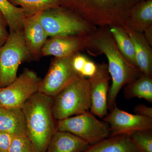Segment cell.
<instances>
[{
	"label": "cell",
	"mask_w": 152,
	"mask_h": 152,
	"mask_svg": "<svg viewBox=\"0 0 152 152\" xmlns=\"http://www.w3.org/2000/svg\"><path fill=\"white\" fill-rule=\"evenodd\" d=\"M86 50L93 56L104 54L107 59L108 69L112 81L107 98L108 110H110L117 106V97L123 88L142 74L120 53L109 27H97L88 36Z\"/></svg>",
	"instance_id": "cell-1"
},
{
	"label": "cell",
	"mask_w": 152,
	"mask_h": 152,
	"mask_svg": "<svg viewBox=\"0 0 152 152\" xmlns=\"http://www.w3.org/2000/svg\"><path fill=\"white\" fill-rule=\"evenodd\" d=\"M53 105V98L37 92L22 106L26 136L35 152H46L57 131Z\"/></svg>",
	"instance_id": "cell-2"
},
{
	"label": "cell",
	"mask_w": 152,
	"mask_h": 152,
	"mask_svg": "<svg viewBox=\"0 0 152 152\" xmlns=\"http://www.w3.org/2000/svg\"><path fill=\"white\" fill-rule=\"evenodd\" d=\"M142 0H61L60 6L96 27L122 26L133 6Z\"/></svg>",
	"instance_id": "cell-3"
},
{
	"label": "cell",
	"mask_w": 152,
	"mask_h": 152,
	"mask_svg": "<svg viewBox=\"0 0 152 152\" xmlns=\"http://www.w3.org/2000/svg\"><path fill=\"white\" fill-rule=\"evenodd\" d=\"M91 107L89 82L82 76L53 98V114L57 121L88 111Z\"/></svg>",
	"instance_id": "cell-4"
},
{
	"label": "cell",
	"mask_w": 152,
	"mask_h": 152,
	"mask_svg": "<svg viewBox=\"0 0 152 152\" xmlns=\"http://www.w3.org/2000/svg\"><path fill=\"white\" fill-rule=\"evenodd\" d=\"M40 20L49 37L67 35L88 36L97 28L61 6L41 12Z\"/></svg>",
	"instance_id": "cell-5"
},
{
	"label": "cell",
	"mask_w": 152,
	"mask_h": 152,
	"mask_svg": "<svg viewBox=\"0 0 152 152\" xmlns=\"http://www.w3.org/2000/svg\"><path fill=\"white\" fill-rule=\"evenodd\" d=\"M31 61L23 32H10L0 47V88L8 86L17 77L19 66Z\"/></svg>",
	"instance_id": "cell-6"
},
{
	"label": "cell",
	"mask_w": 152,
	"mask_h": 152,
	"mask_svg": "<svg viewBox=\"0 0 152 152\" xmlns=\"http://www.w3.org/2000/svg\"><path fill=\"white\" fill-rule=\"evenodd\" d=\"M57 130L67 132L93 145L111 136L110 126L90 111L57 122Z\"/></svg>",
	"instance_id": "cell-7"
},
{
	"label": "cell",
	"mask_w": 152,
	"mask_h": 152,
	"mask_svg": "<svg viewBox=\"0 0 152 152\" xmlns=\"http://www.w3.org/2000/svg\"><path fill=\"white\" fill-rule=\"evenodd\" d=\"M41 79L31 70L25 69L11 83L0 88V104L3 107H21L28 99L38 92Z\"/></svg>",
	"instance_id": "cell-8"
},
{
	"label": "cell",
	"mask_w": 152,
	"mask_h": 152,
	"mask_svg": "<svg viewBox=\"0 0 152 152\" xmlns=\"http://www.w3.org/2000/svg\"><path fill=\"white\" fill-rule=\"evenodd\" d=\"M73 57H54L52 59L46 75L40 82L39 92L54 97L63 89L80 76L73 67Z\"/></svg>",
	"instance_id": "cell-9"
},
{
	"label": "cell",
	"mask_w": 152,
	"mask_h": 152,
	"mask_svg": "<svg viewBox=\"0 0 152 152\" xmlns=\"http://www.w3.org/2000/svg\"><path fill=\"white\" fill-rule=\"evenodd\" d=\"M103 121L110 126L111 136L129 134L133 132L152 129V118L129 113L116 106Z\"/></svg>",
	"instance_id": "cell-10"
},
{
	"label": "cell",
	"mask_w": 152,
	"mask_h": 152,
	"mask_svg": "<svg viewBox=\"0 0 152 152\" xmlns=\"http://www.w3.org/2000/svg\"><path fill=\"white\" fill-rule=\"evenodd\" d=\"M97 66L96 72L88 79L91 99L90 111L94 115L104 118L108 114V95L111 79L106 63L103 62Z\"/></svg>",
	"instance_id": "cell-11"
},
{
	"label": "cell",
	"mask_w": 152,
	"mask_h": 152,
	"mask_svg": "<svg viewBox=\"0 0 152 152\" xmlns=\"http://www.w3.org/2000/svg\"><path fill=\"white\" fill-rule=\"evenodd\" d=\"M88 36L67 35L49 37L42 49L41 56L58 58L73 56L86 49Z\"/></svg>",
	"instance_id": "cell-12"
},
{
	"label": "cell",
	"mask_w": 152,
	"mask_h": 152,
	"mask_svg": "<svg viewBox=\"0 0 152 152\" xmlns=\"http://www.w3.org/2000/svg\"><path fill=\"white\" fill-rule=\"evenodd\" d=\"M41 12L26 17L24 22L23 34L31 61L42 57V49L49 38L41 23Z\"/></svg>",
	"instance_id": "cell-13"
},
{
	"label": "cell",
	"mask_w": 152,
	"mask_h": 152,
	"mask_svg": "<svg viewBox=\"0 0 152 152\" xmlns=\"http://www.w3.org/2000/svg\"><path fill=\"white\" fill-rule=\"evenodd\" d=\"M134 48L137 67L143 75L152 76V50L143 33L135 31L123 26Z\"/></svg>",
	"instance_id": "cell-14"
},
{
	"label": "cell",
	"mask_w": 152,
	"mask_h": 152,
	"mask_svg": "<svg viewBox=\"0 0 152 152\" xmlns=\"http://www.w3.org/2000/svg\"><path fill=\"white\" fill-rule=\"evenodd\" d=\"M123 26L140 33L152 26V0H142L133 6Z\"/></svg>",
	"instance_id": "cell-15"
},
{
	"label": "cell",
	"mask_w": 152,
	"mask_h": 152,
	"mask_svg": "<svg viewBox=\"0 0 152 152\" xmlns=\"http://www.w3.org/2000/svg\"><path fill=\"white\" fill-rule=\"evenodd\" d=\"M0 131L13 137L26 136L24 117L21 107L0 108Z\"/></svg>",
	"instance_id": "cell-16"
},
{
	"label": "cell",
	"mask_w": 152,
	"mask_h": 152,
	"mask_svg": "<svg viewBox=\"0 0 152 152\" xmlns=\"http://www.w3.org/2000/svg\"><path fill=\"white\" fill-rule=\"evenodd\" d=\"M82 152H140L128 134L110 136Z\"/></svg>",
	"instance_id": "cell-17"
},
{
	"label": "cell",
	"mask_w": 152,
	"mask_h": 152,
	"mask_svg": "<svg viewBox=\"0 0 152 152\" xmlns=\"http://www.w3.org/2000/svg\"><path fill=\"white\" fill-rule=\"evenodd\" d=\"M90 145L72 134L56 131L46 152H82Z\"/></svg>",
	"instance_id": "cell-18"
},
{
	"label": "cell",
	"mask_w": 152,
	"mask_h": 152,
	"mask_svg": "<svg viewBox=\"0 0 152 152\" xmlns=\"http://www.w3.org/2000/svg\"><path fill=\"white\" fill-rule=\"evenodd\" d=\"M124 96L129 99L134 98L143 99L152 102V76L142 74L126 85Z\"/></svg>",
	"instance_id": "cell-19"
},
{
	"label": "cell",
	"mask_w": 152,
	"mask_h": 152,
	"mask_svg": "<svg viewBox=\"0 0 152 152\" xmlns=\"http://www.w3.org/2000/svg\"><path fill=\"white\" fill-rule=\"evenodd\" d=\"M109 28L120 53L129 62L137 67L134 45L124 28L121 26Z\"/></svg>",
	"instance_id": "cell-20"
},
{
	"label": "cell",
	"mask_w": 152,
	"mask_h": 152,
	"mask_svg": "<svg viewBox=\"0 0 152 152\" xmlns=\"http://www.w3.org/2000/svg\"><path fill=\"white\" fill-rule=\"evenodd\" d=\"M0 11L7 22L9 32H23L26 17L21 8L14 6L8 0H0Z\"/></svg>",
	"instance_id": "cell-21"
},
{
	"label": "cell",
	"mask_w": 152,
	"mask_h": 152,
	"mask_svg": "<svg viewBox=\"0 0 152 152\" xmlns=\"http://www.w3.org/2000/svg\"><path fill=\"white\" fill-rule=\"evenodd\" d=\"M14 6L23 10L26 18L42 11L59 7L61 0H8Z\"/></svg>",
	"instance_id": "cell-22"
},
{
	"label": "cell",
	"mask_w": 152,
	"mask_h": 152,
	"mask_svg": "<svg viewBox=\"0 0 152 152\" xmlns=\"http://www.w3.org/2000/svg\"><path fill=\"white\" fill-rule=\"evenodd\" d=\"M129 136L140 152H152V129L136 131Z\"/></svg>",
	"instance_id": "cell-23"
},
{
	"label": "cell",
	"mask_w": 152,
	"mask_h": 152,
	"mask_svg": "<svg viewBox=\"0 0 152 152\" xmlns=\"http://www.w3.org/2000/svg\"><path fill=\"white\" fill-rule=\"evenodd\" d=\"M8 152H35L27 136L14 137Z\"/></svg>",
	"instance_id": "cell-24"
},
{
	"label": "cell",
	"mask_w": 152,
	"mask_h": 152,
	"mask_svg": "<svg viewBox=\"0 0 152 152\" xmlns=\"http://www.w3.org/2000/svg\"><path fill=\"white\" fill-rule=\"evenodd\" d=\"M88 58L82 54L80 53L74 55L72 60V64L74 69L80 76L83 69Z\"/></svg>",
	"instance_id": "cell-25"
},
{
	"label": "cell",
	"mask_w": 152,
	"mask_h": 152,
	"mask_svg": "<svg viewBox=\"0 0 152 152\" xmlns=\"http://www.w3.org/2000/svg\"><path fill=\"white\" fill-rule=\"evenodd\" d=\"M8 29L7 20L0 11V47L5 43L8 38L10 34Z\"/></svg>",
	"instance_id": "cell-26"
},
{
	"label": "cell",
	"mask_w": 152,
	"mask_h": 152,
	"mask_svg": "<svg viewBox=\"0 0 152 152\" xmlns=\"http://www.w3.org/2000/svg\"><path fill=\"white\" fill-rule=\"evenodd\" d=\"M14 137L0 131V152H8Z\"/></svg>",
	"instance_id": "cell-27"
},
{
	"label": "cell",
	"mask_w": 152,
	"mask_h": 152,
	"mask_svg": "<svg viewBox=\"0 0 152 152\" xmlns=\"http://www.w3.org/2000/svg\"><path fill=\"white\" fill-rule=\"evenodd\" d=\"M97 66L93 61L88 59L83 69L80 76L90 78L94 75L97 70Z\"/></svg>",
	"instance_id": "cell-28"
},
{
	"label": "cell",
	"mask_w": 152,
	"mask_h": 152,
	"mask_svg": "<svg viewBox=\"0 0 152 152\" xmlns=\"http://www.w3.org/2000/svg\"><path fill=\"white\" fill-rule=\"evenodd\" d=\"M134 111L136 114L142 116L152 118V108L145 105L138 104L134 109Z\"/></svg>",
	"instance_id": "cell-29"
},
{
	"label": "cell",
	"mask_w": 152,
	"mask_h": 152,
	"mask_svg": "<svg viewBox=\"0 0 152 152\" xmlns=\"http://www.w3.org/2000/svg\"><path fill=\"white\" fill-rule=\"evenodd\" d=\"M143 34L147 42L152 47V26L147 28Z\"/></svg>",
	"instance_id": "cell-30"
},
{
	"label": "cell",
	"mask_w": 152,
	"mask_h": 152,
	"mask_svg": "<svg viewBox=\"0 0 152 152\" xmlns=\"http://www.w3.org/2000/svg\"><path fill=\"white\" fill-rule=\"evenodd\" d=\"M2 107V106L1 105V104H0V108Z\"/></svg>",
	"instance_id": "cell-31"
}]
</instances>
